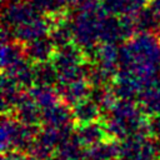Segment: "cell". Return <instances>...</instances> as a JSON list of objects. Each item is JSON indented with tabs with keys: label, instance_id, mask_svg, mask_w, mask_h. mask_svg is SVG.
Listing matches in <instances>:
<instances>
[{
	"label": "cell",
	"instance_id": "6da1fadb",
	"mask_svg": "<svg viewBox=\"0 0 160 160\" xmlns=\"http://www.w3.org/2000/svg\"><path fill=\"white\" fill-rule=\"evenodd\" d=\"M120 69L144 81L160 72V39L155 32H140L120 49Z\"/></svg>",
	"mask_w": 160,
	"mask_h": 160
},
{
	"label": "cell",
	"instance_id": "277c9868",
	"mask_svg": "<svg viewBox=\"0 0 160 160\" xmlns=\"http://www.w3.org/2000/svg\"><path fill=\"white\" fill-rule=\"evenodd\" d=\"M38 131V126L26 125L15 116L4 114L0 125V146L2 152L12 150L29 152Z\"/></svg>",
	"mask_w": 160,
	"mask_h": 160
},
{
	"label": "cell",
	"instance_id": "f1b7e54d",
	"mask_svg": "<svg viewBox=\"0 0 160 160\" xmlns=\"http://www.w3.org/2000/svg\"><path fill=\"white\" fill-rule=\"evenodd\" d=\"M150 8H152L158 14H160V0H151Z\"/></svg>",
	"mask_w": 160,
	"mask_h": 160
},
{
	"label": "cell",
	"instance_id": "9c48e42d",
	"mask_svg": "<svg viewBox=\"0 0 160 160\" xmlns=\"http://www.w3.org/2000/svg\"><path fill=\"white\" fill-rule=\"evenodd\" d=\"M91 88L92 86L88 79L71 80V81H64L56 84V90L60 95L61 101H64L70 106H74L81 100L89 98L91 92Z\"/></svg>",
	"mask_w": 160,
	"mask_h": 160
},
{
	"label": "cell",
	"instance_id": "44dd1931",
	"mask_svg": "<svg viewBox=\"0 0 160 160\" xmlns=\"http://www.w3.org/2000/svg\"><path fill=\"white\" fill-rule=\"evenodd\" d=\"M82 148L84 146L78 141L75 135H71L58 146L54 160H86Z\"/></svg>",
	"mask_w": 160,
	"mask_h": 160
},
{
	"label": "cell",
	"instance_id": "7a4b0ae2",
	"mask_svg": "<svg viewBox=\"0 0 160 160\" xmlns=\"http://www.w3.org/2000/svg\"><path fill=\"white\" fill-rule=\"evenodd\" d=\"M146 112L134 100L119 99L106 112L105 126L111 138L124 140L136 134H150Z\"/></svg>",
	"mask_w": 160,
	"mask_h": 160
},
{
	"label": "cell",
	"instance_id": "7c38bea8",
	"mask_svg": "<svg viewBox=\"0 0 160 160\" xmlns=\"http://www.w3.org/2000/svg\"><path fill=\"white\" fill-rule=\"evenodd\" d=\"M12 112L18 120L26 125L38 126L40 122H42V109L29 92H22Z\"/></svg>",
	"mask_w": 160,
	"mask_h": 160
},
{
	"label": "cell",
	"instance_id": "9a60e30c",
	"mask_svg": "<svg viewBox=\"0 0 160 160\" xmlns=\"http://www.w3.org/2000/svg\"><path fill=\"white\" fill-rule=\"evenodd\" d=\"M74 135L84 148H90L92 145H96L109 139L110 136L106 130L105 124L99 122V121H92L89 124L79 125Z\"/></svg>",
	"mask_w": 160,
	"mask_h": 160
},
{
	"label": "cell",
	"instance_id": "f546056e",
	"mask_svg": "<svg viewBox=\"0 0 160 160\" xmlns=\"http://www.w3.org/2000/svg\"><path fill=\"white\" fill-rule=\"evenodd\" d=\"M99 1H105V0H99Z\"/></svg>",
	"mask_w": 160,
	"mask_h": 160
},
{
	"label": "cell",
	"instance_id": "8992f818",
	"mask_svg": "<svg viewBox=\"0 0 160 160\" xmlns=\"http://www.w3.org/2000/svg\"><path fill=\"white\" fill-rule=\"evenodd\" d=\"M54 22H51L46 16L39 14L31 20L26 21L22 25H19L14 29H10L14 36V40L25 45L32 40L48 36L52 29Z\"/></svg>",
	"mask_w": 160,
	"mask_h": 160
},
{
	"label": "cell",
	"instance_id": "3957f363",
	"mask_svg": "<svg viewBox=\"0 0 160 160\" xmlns=\"http://www.w3.org/2000/svg\"><path fill=\"white\" fill-rule=\"evenodd\" d=\"M105 14L99 0H88L70 20L72 41L85 51L89 59L100 41V21Z\"/></svg>",
	"mask_w": 160,
	"mask_h": 160
},
{
	"label": "cell",
	"instance_id": "ffe728a7",
	"mask_svg": "<svg viewBox=\"0 0 160 160\" xmlns=\"http://www.w3.org/2000/svg\"><path fill=\"white\" fill-rule=\"evenodd\" d=\"M120 156V144L115 140L106 139L96 145L86 148L85 159L86 160H115Z\"/></svg>",
	"mask_w": 160,
	"mask_h": 160
},
{
	"label": "cell",
	"instance_id": "d4e9b609",
	"mask_svg": "<svg viewBox=\"0 0 160 160\" xmlns=\"http://www.w3.org/2000/svg\"><path fill=\"white\" fill-rule=\"evenodd\" d=\"M35 65V84L34 85H45L54 86L59 82V74L51 61L34 64Z\"/></svg>",
	"mask_w": 160,
	"mask_h": 160
},
{
	"label": "cell",
	"instance_id": "d6986e66",
	"mask_svg": "<svg viewBox=\"0 0 160 160\" xmlns=\"http://www.w3.org/2000/svg\"><path fill=\"white\" fill-rule=\"evenodd\" d=\"M24 45L12 40L1 44V68L2 72H9L16 68L22 60H25Z\"/></svg>",
	"mask_w": 160,
	"mask_h": 160
},
{
	"label": "cell",
	"instance_id": "ac0fdd59",
	"mask_svg": "<svg viewBox=\"0 0 160 160\" xmlns=\"http://www.w3.org/2000/svg\"><path fill=\"white\" fill-rule=\"evenodd\" d=\"M100 41L116 44L119 41H125L120 18L118 15L105 14L100 21Z\"/></svg>",
	"mask_w": 160,
	"mask_h": 160
},
{
	"label": "cell",
	"instance_id": "5b68a950",
	"mask_svg": "<svg viewBox=\"0 0 160 160\" xmlns=\"http://www.w3.org/2000/svg\"><path fill=\"white\" fill-rule=\"evenodd\" d=\"M159 144L149 134L131 135L120 142V160H158Z\"/></svg>",
	"mask_w": 160,
	"mask_h": 160
},
{
	"label": "cell",
	"instance_id": "83f0119b",
	"mask_svg": "<svg viewBox=\"0 0 160 160\" xmlns=\"http://www.w3.org/2000/svg\"><path fill=\"white\" fill-rule=\"evenodd\" d=\"M88 0H65V2L66 4H69V5H72V6H78V8H80L82 4H85Z\"/></svg>",
	"mask_w": 160,
	"mask_h": 160
},
{
	"label": "cell",
	"instance_id": "52a82bcc",
	"mask_svg": "<svg viewBox=\"0 0 160 160\" xmlns=\"http://www.w3.org/2000/svg\"><path fill=\"white\" fill-rule=\"evenodd\" d=\"M40 12L36 11L25 0H4L2 8V26L14 29L25 24Z\"/></svg>",
	"mask_w": 160,
	"mask_h": 160
},
{
	"label": "cell",
	"instance_id": "4fadbf2b",
	"mask_svg": "<svg viewBox=\"0 0 160 160\" xmlns=\"http://www.w3.org/2000/svg\"><path fill=\"white\" fill-rule=\"evenodd\" d=\"M55 44L50 39V36H44L36 40H32L24 45L25 56L32 64H40L51 61L52 55L55 52Z\"/></svg>",
	"mask_w": 160,
	"mask_h": 160
},
{
	"label": "cell",
	"instance_id": "ba28073f",
	"mask_svg": "<svg viewBox=\"0 0 160 160\" xmlns=\"http://www.w3.org/2000/svg\"><path fill=\"white\" fill-rule=\"evenodd\" d=\"M145 82L146 81L141 80L136 75H134L126 70L119 69L118 74L114 78L111 88L118 99L135 100V99H139Z\"/></svg>",
	"mask_w": 160,
	"mask_h": 160
},
{
	"label": "cell",
	"instance_id": "cb8c5ba5",
	"mask_svg": "<svg viewBox=\"0 0 160 160\" xmlns=\"http://www.w3.org/2000/svg\"><path fill=\"white\" fill-rule=\"evenodd\" d=\"M49 36H50V39L52 40V42L55 44L56 48L64 46V45L70 44V42H74L72 41V30H71L70 20H66L65 18L58 19L54 22Z\"/></svg>",
	"mask_w": 160,
	"mask_h": 160
},
{
	"label": "cell",
	"instance_id": "5bb4252c",
	"mask_svg": "<svg viewBox=\"0 0 160 160\" xmlns=\"http://www.w3.org/2000/svg\"><path fill=\"white\" fill-rule=\"evenodd\" d=\"M74 120L72 109L64 101L46 108L42 110V124L54 128H71V121Z\"/></svg>",
	"mask_w": 160,
	"mask_h": 160
},
{
	"label": "cell",
	"instance_id": "484cf974",
	"mask_svg": "<svg viewBox=\"0 0 160 160\" xmlns=\"http://www.w3.org/2000/svg\"><path fill=\"white\" fill-rule=\"evenodd\" d=\"M36 11L45 15H58L66 5L65 0H25Z\"/></svg>",
	"mask_w": 160,
	"mask_h": 160
},
{
	"label": "cell",
	"instance_id": "4316f807",
	"mask_svg": "<svg viewBox=\"0 0 160 160\" xmlns=\"http://www.w3.org/2000/svg\"><path fill=\"white\" fill-rule=\"evenodd\" d=\"M148 0H121V15H134L140 11Z\"/></svg>",
	"mask_w": 160,
	"mask_h": 160
},
{
	"label": "cell",
	"instance_id": "2e32d148",
	"mask_svg": "<svg viewBox=\"0 0 160 160\" xmlns=\"http://www.w3.org/2000/svg\"><path fill=\"white\" fill-rule=\"evenodd\" d=\"M22 95V88L20 84L8 74L2 72L1 78V108L4 114L14 111L19 99Z\"/></svg>",
	"mask_w": 160,
	"mask_h": 160
},
{
	"label": "cell",
	"instance_id": "7402d4cb",
	"mask_svg": "<svg viewBox=\"0 0 160 160\" xmlns=\"http://www.w3.org/2000/svg\"><path fill=\"white\" fill-rule=\"evenodd\" d=\"M28 92L30 96L38 102V105L44 110L58 104L61 99L60 95L54 86H45V85H32Z\"/></svg>",
	"mask_w": 160,
	"mask_h": 160
},
{
	"label": "cell",
	"instance_id": "30bf717a",
	"mask_svg": "<svg viewBox=\"0 0 160 160\" xmlns=\"http://www.w3.org/2000/svg\"><path fill=\"white\" fill-rule=\"evenodd\" d=\"M92 64L116 75L120 69V49H118L116 44L102 42L98 45L90 56Z\"/></svg>",
	"mask_w": 160,
	"mask_h": 160
},
{
	"label": "cell",
	"instance_id": "603a6c76",
	"mask_svg": "<svg viewBox=\"0 0 160 160\" xmlns=\"http://www.w3.org/2000/svg\"><path fill=\"white\" fill-rule=\"evenodd\" d=\"M136 29L140 32H155L160 31V14L152 8H142L140 11L134 14Z\"/></svg>",
	"mask_w": 160,
	"mask_h": 160
},
{
	"label": "cell",
	"instance_id": "8fae6325",
	"mask_svg": "<svg viewBox=\"0 0 160 160\" xmlns=\"http://www.w3.org/2000/svg\"><path fill=\"white\" fill-rule=\"evenodd\" d=\"M139 104L150 118L160 114V72L145 82L139 96Z\"/></svg>",
	"mask_w": 160,
	"mask_h": 160
},
{
	"label": "cell",
	"instance_id": "e0dca14e",
	"mask_svg": "<svg viewBox=\"0 0 160 160\" xmlns=\"http://www.w3.org/2000/svg\"><path fill=\"white\" fill-rule=\"evenodd\" d=\"M72 116H74V121L78 125H82V124H89L92 121H98L102 110L99 106V104L92 100L90 96L81 100L80 102L75 104L72 108Z\"/></svg>",
	"mask_w": 160,
	"mask_h": 160
}]
</instances>
